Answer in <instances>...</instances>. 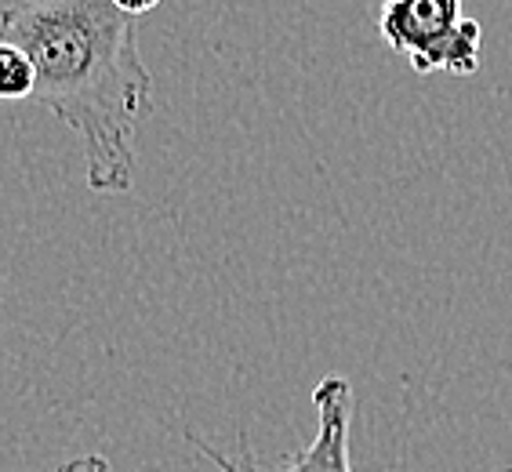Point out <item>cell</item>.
Here are the masks:
<instances>
[{"instance_id": "6da1fadb", "label": "cell", "mask_w": 512, "mask_h": 472, "mask_svg": "<svg viewBox=\"0 0 512 472\" xmlns=\"http://www.w3.org/2000/svg\"><path fill=\"white\" fill-rule=\"evenodd\" d=\"M0 40L30 59V102L80 138L88 186L128 193L135 186L138 120L153 95L138 19L109 0H19L0 8Z\"/></svg>"}, {"instance_id": "7a4b0ae2", "label": "cell", "mask_w": 512, "mask_h": 472, "mask_svg": "<svg viewBox=\"0 0 512 472\" xmlns=\"http://www.w3.org/2000/svg\"><path fill=\"white\" fill-rule=\"evenodd\" d=\"M378 33L418 77L480 73L483 30L465 15L462 0H382Z\"/></svg>"}, {"instance_id": "3957f363", "label": "cell", "mask_w": 512, "mask_h": 472, "mask_svg": "<svg viewBox=\"0 0 512 472\" xmlns=\"http://www.w3.org/2000/svg\"><path fill=\"white\" fill-rule=\"evenodd\" d=\"M316 407V433L313 440L295 454H280V458H262L251 451V443L240 440V451L226 454L204 443L200 436L186 433V440L204 454L218 472H353L349 458V425H353V385L327 374L324 382L313 389Z\"/></svg>"}, {"instance_id": "277c9868", "label": "cell", "mask_w": 512, "mask_h": 472, "mask_svg": "<svg viewBox=\"0 0 512 472\" xmlns=\"http://www.w3.org/2000/svg\"><path fill=\"white\" fill-rule=\"evenodd\" d=\"M51 472H113L106 454H80V458H69V462L55 465Z\"/></svg>"}, {"instance_id": "5b68a950", "label": "cell", "mask_w": 512, "mask_h": 472, "mask_svg": "<svg viewBox=\"0 0 512 472\" xmlns=\"http://www.w3.org/2000/svg\"><path fill=\"white\" fill-rule=\"evenodd\" d=\"M117 11H124V15H131V19H142L146 11H153L160 4V0H109Z\"/></svg>"}]
</instances>
